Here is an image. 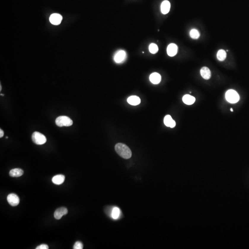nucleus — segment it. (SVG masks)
<instances>
[{"label":"nucleus","instance_id":"nucleus-1","mask_svg":"<svg viewBox=\"0 0 249 249\" xmlns=\"http://www.w3.org/2000/svg\"><path fill=\"white\" fill-rule=\"evenodd\" d=\"M116 153L124 159H129L132 157L131 149L126 144L122 143L116 144L115 146Z\"/></svg>","mask_w":249,"mask_h":249},{"label":"nucleus","instance_id":"nucleus-11","mask_svg":"<svg viewBox=\"0 0 249 249\" xmlns=\"http://www.w3.org/2000/svg\"><path fill=\"white\" fill-rule=\"evenodd\" d=\"M149 80L153 84H158L161 82V76L158 73H152L149 76Z\"/></svg>","mask_w":249,"mask_h":249},{"label":"nucleus","instance_id":"nucleus-19","mask_svg":"<svg viewBox=\"0 0 249 249\" xmlns=\"http://www.w3.org/2000/svg\"><path fill=\"white\" fill-rule=\"evenodd\" d=\"M226 51L223 50H219L217 52V58L218 60L223 61L226 58Z\"/></svg>","mask_w":249,"mask_h":249},{"label":"nucleus","instance_id":"nucleus-7","mask_svg":"<svg viewBox=\"0 0 249 249\" xmlns=\"http://www.w3.org/2000/svg\"><path fill=\"white\" fill-rule=\"evenodd\" d=\"M68 210L65 207L60 208L57 209L54 213V217L57 220H60L62 216L68 214Z\"/></svg>","mask_w":249,"mask_h":249},{"label":"nucleus","instance_id":"nucleus-24","mask_svg":"<svg viewBox=\"0 0 249 249\" xmlns=\"http://www.w3.org/2000/svg\"><path fill=\"white\" fill-rule=\"evenodd\" d=\"M3 136H4V132L1 129H0V138H1L2 137H3Z\"/></svg>","mask_w":249,"mask_h":249},{"label":"nucleus","instance_id":"nucleus-9","mask_svg":"<svg viewBox=\"0 0 249 249\" xmlns=\"http://www.w3.org/2000/svg\"><path fill=\"white\" fill-rule=\"evenodd\" d=\"M177 46L174 44H171L168 46L167 48V53L169 56L171 57L175 56L177 53Z\"/></svg>","mask_w":249,"mask_h":249},{"label":"nucleus","instance_id":"nucleus-18","mask_svg":"<svg viewBox=\"0 0 249 249\" xmlns=\"http://www.w3.org/2000/svg\"><path fill=\"white\" fill-rule=\"evenodd\" d=\"M120 211L119 208L118 207L114 208L112 211V213H111V216H112V218L114 219H118L119 218V216H120Z\"/></svg>","mask_w":249,"mask_h":249},{"label":"nucleus","instance_id":"nucleus-12","mask_svg":"<svg viewBox=\"0 0 249 249\" xmlns=\"http://www.w3.org/2000/svg\"><path fill=\"white\" fill-rule=\"evenodd\" d=\"M65 180V177L62 174H58L57 175L55 176L52 178V182L55 185H60L62 184L64 182Z\"/></svg>","mask_w":249,"mask_h":249},{"label":"nucleus","instance_id":"nucleus-6","mask_svg":"<svg viewBox=\"0 0 249 249\" xmlns=\"http://www.w3.org/2000/svg\"><path fill=\"white\" fill-rule=\"evenodd\" d=\"M62 20V16L57 13L52 14L50 17V22L54 25H59L61 23Z\"/></svg>","mask_w":249,"mask_h":249},{"label":"nucleus","instance_id":"nucleus-5","mask_svg":"<svg viewBox=\"0 0 249 249\" xmlns=\"http://www.w3.org/2000/svg\"><path fill=\"white\" fill-rule=\"evenodd\" d=\"M7 200L8 203L12 206H16L20 203V198L16 194L11 193L8 195Z\"/></svg>","mask_w":249,"mask_h":249},{"label":"nucleus","instance_id":"nucleus-26","mask_svg":"<svg viewBox=\"0 0 249 249\" xmlns=\"http://www.w3.org/2000/svg\"><path fill=\"white\" fill-rule=\"evenodd\" d=\"M1 95H2V96H4V94H1Z\"/></svg>","mask_w":249,"mask_h":249},{"label":"nucleus","instance_id":"nucleus-10","mask_svg":"<svg viewBox=\"0 0 249 249\" xmlns=\"http://www.w3.org/2000/svg\"><path fill=\"white\" fill-rule=\"evenodd\" d=\"M164 123L165 126L171 128H173L176 126L175 122L173 120L170 115H167L165 116L164 119Z\"/></svg>","mask_w":249,"mask_h":249},{"label":"nucleus","instance_id":"nucleus-15","mask_svg":"<svg viewBox=\"0 0 249 249\" xmlns=\"http://www.w3.org/2000/svg\"><path fill=\"white\" fill-rule=\"evenodd\" d=\"M24 173V171L22 169L20 168H15L10 170L9 172V175L12 177H19L21 176Z\"/></svg>","mask_w":249,"mask_h":249},{"label":"nucleus","instance_id":"nucleus-22","mask_svg":"<svg viewBox=\"0 0 249 249\" xmlns=\"http://www.w3.org/2000/svg\"><path fill=\"white\" fill-rule=\"evenodd\" d=\"M83 248V245L80 241H77L75 243L73 249H82Z\"/></svg>","mask_w":249,"mask_h":249},{"label":"nucleus","instance_id":"nucleus-13","mask_svg":"<svg viewBox=\"0 0 249 249\" xmlns=\"http://www.w3.org/2000/svg\"><path fill=\"white\" fill-rule=\"evenodd\" d=\"M161 12L164 15L167 14L170 9V3L168 1H164L162 2L161 6Z\"/></svg>","mask_w":249,"mask_h":249},{"label":"nucleus","instance_id":"nucleus-17","mask_svg":"<svg viewBox=\"0 0 249 249\" xmlns=\"http://www.w3.org/2000/svg\"><path fill=\"white\" fill-rule=\"evenodd\" d=\"M196 99L194 97L189 95H186L183 98V101L187 105H191L195 102Z\"/></svg>","mask_w":249,"mask_h":249},{"label":"nucleus","instance_id":"nucleus-14","mask_svg":"<svg viewBox=\"0 0 249 249\" xmlns=\"http://www.w3.org/2000/svg\"><path fill=\"white\" fill-rule=\"evenodd\" d=\"M200 74L202 77L206 80H208L211 78V72L209 68L207 67H203L200 70Z\"/></svg>","mask_w":249,"mask_h":249},{"label":"nucleus","instance_id":"nucleus-23","mask_svg":"<svg viewBox=\"0 0 249 249\" xmlns=\"http://www.w3.org/2000/svg\"><path fill=\"white\" fill-rule=\"evenodd\" d=\"M36 249H49V246L48 245L46 244H42L39 246H37Z\"/></svg>","mask_w":249,"mask_h":249},{"label":"nucleus","instance_id":"nucleus-20","mask_svg":"<svg viewBox=\"0 0 249 249\" xmlns=\"http://www.w3.org/2000/svg\"><path fill=\"white\" fill-rule=\"evenodd\" d=\"M190 36L194 39H198L200 37V33L196 29H193L190 31Z\"/></svg>","mask_w":249,"mask_h":249},{"label":"nucleus","instance_id":"nucleus-21","mask_svg":"<svg viewBox=\"0 0 249 249\" xmlns=\"http://www.w3.org/2000/svg\"><path fill=\"white\" fill-rule=\"evenodd\" d=\"M149 51L151 54H154L157 53L158 51V47L156 44H151L149 46Z\"/></svg>","mask_w":249,"mask_h":249},{"label":"nucleus","instance_id":"nucleus-3","mask_svg":"<svg viewBox=\"0 0 249 249\" xmlns=\"http://www.w3.org/2000/svg\"><path fill=\"white\" fill-rule=\"evenodd\" d=\"M226 98L229 103H235L240 100V95L235 90H228L226 93Z\"/></svg>","mask_w":249,"mask_h":249},{"label":"nucleus","instance_id":"nucleus-8","mask_svg":"<svg viewBox=\"0 0 249 249\" xmlns=\"http://www.w3.org/2000/svg\"><path fill=\"white\" fill-rule=\"evenodd\" d=\"M126 57V53L124 50H120L115 54L114 60L115 62L118 63H122L125 59Z\"/></svg>","mask_w":249,"mask_h":249},{"label":"nucleus","instance_id":"nucleus-4","mask_svg":"<svg viewBox=\"0 0 249 249\" xmlns=\"http://www.w3.org/2000/svg\"><path fill=\"white\" fill-rule=\"evenodd\" d=\"M32 140L35 144L38 145L44 144L47 142V139L45 136L37 132L33 133L32 135Z\"/></svg>","mask_w":249,"mask_h":249},{"label":"nucleus","instance_id":"nucleus-16","mask_svg":"<svg viewBox=\"0 0 249 249\" xmlns=\"http://www.w3.org/2000/svg\"><path fill=\"white\" fill-rule=\"evenodd\" d=\"M127 102L131 105L136 106L140 103L141 100L139 97L135 96V95H133L128 98L127 99Z\"/></svg>","mask_w":249,"mask_h":249},{"label":"nucleus","instance_id":"nucleus-25","mask_svg":"<svg viewBox=\"0 0 249 249\" xmlns=\"http://www.w3.org/2000/svg\"><path fill=\"white\" fill-rule=\"evenodd\" d=\"M231 111L232 112H233V111H234V110H233L232 108H231Z\"/></svg>","mask_w":249,"mask_h":249},{"label":"nucleus","instance_id":"nucleus-2","mask_svg":"<svg viewBox=\"0 0 249 249\" xmlns=\"http://www.w3.org/2000/svg\"><path fill=\"white\" fill-rule=\"evenodd\" d=\"M55 123L58 127H69L73 124V122L68 116H60L56 118Z\"/></svg>","mask_w":249,"mask_h":249}]
</instances>
